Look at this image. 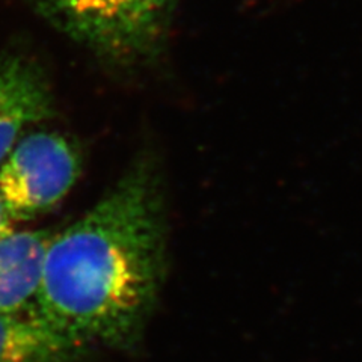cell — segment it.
Segmentation results:
<instances>
[{"label": "cell", "mask_w": 362, "mask_h": 362, "mask_svg": "<svg viewBox=\"0 0 362 362\" xmlns=\"http://www.w3.org/2000/svg\"><path fill=\"white\" fill-rule=\"evenodd\" d=\"M81 174L74 146L54 132H32L0 165V198L16 222L30 221L59 204Z\"/></svg>", "instance_id": "cell-3"}, {"label": "cell", "mask_w": 362, "mask_h": 362, "mask_svg": "<svg viewBox=\"0 0 362 362\" xmlns=\"http://www.w3.org/2000/svg\"><path fill=\"white\" fill-rule=\"evenodd\" d=\"M16 221L11 216V213L8 211L5 202L0 198V239L5 237L6 234L13 233L16 230Z\"/></svg>", "instance_id": "cell-7"}, {"label": "cell", "mask_w": 362, "mask_h": 362, "mask_svg": "<svg viewBox=\"0 0 362 362\" xmlns=\"http://www.w3.org/2000/svg\"><path fill=\"white\" fill-rule=\"evenodd\" d=\"M166 216L151 165L138 162L45 251L35 310L89 347L134 350L166 276Z\"/></svg>", "instance_id": "cell-1"}, {"label": "cell", "mask_w": 362, "mask_h": 362, "mask_svg": "<svg viewBox=\"0 0 362 362\" xmlns=\"http://www.w3.org/2000/svg\"><path fill=\"white\" fill-rule=\"evenodd\" d=\"M52 113V95L42 73L20 56L0 58V165L29 124Z\"/></svg>", "instance_id": "cell-4"}, {"label": "cell", "mask_w": 362, "mask_h": 362, "mask_svg": "<svg viewBox=\"0 0 362 362\" xmlns=\"http://www.w3.org/2000/svg\"><path fill=\"white\" fill-rule=\"evenodd\" d=\"M66 37L110 61L151 56L168 30L178 0H33Z\"/></svg>", "instance_id": "cell-2"}, {"label": "cell", "mask_w": 362, "mask_h": 362, "mask_svg": "<svg viewBox=\"0 0 362 362\" xmlns=\"http://www.w3.org/2000/svg\"><path fill=\"white\" fill-rule=\"evenodd\" d=\"M93 350L56 329L37 310L0 314V362H83Z\"/></svg>", "instance_id": "cell-6"}, {"label": "cell", "mask_w": 362, "mask_h": 362, "mask_svg": "<svg viewBox=\"0 0 362 362\" xmlns=\"http://www.w3.org/2000/svg\"><path fill=\"white\" fill-rule=\"evenodd\" d=\"M53 233L13 231L0 239V314L33 311Z\"/></svg>", "instance_id": "cell-5"}]
</instances>
